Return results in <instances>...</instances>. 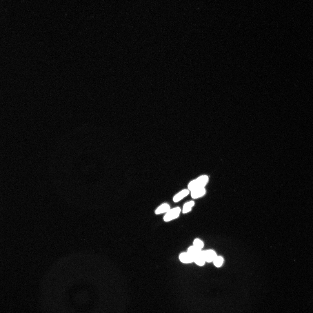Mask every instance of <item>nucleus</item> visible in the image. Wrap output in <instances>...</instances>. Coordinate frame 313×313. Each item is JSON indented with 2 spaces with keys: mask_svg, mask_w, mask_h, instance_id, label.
<instances>
[{
  "mask_svg": "<svg viewBox=\"0 0 313 313\" xmlns=\"http://www.w3.org/2000/svg\"><path fill=\"white\" fill-rule=\"evenodd\" d=\"M194 262L200 266L204 264L206 261L202 253V250L198 254L194 257Z\"/></svg>",
  "mask_w": 313,
  "mask_h": 313,
  "instance_id": "obj_7",
  "label": "nucleus"
},
{
  "mask_svg": "<svg viewBox=\"0 0 313 313\" xmlns=\"http://www.w3.org/2000/svg\"><path fill=\"white\" fill-rule=\"evenodd\" d=\"M194 204V202L193 201H190L185 203L183 206L182 210V213L183 214H186L190 212Z\"/></svg>",
  "mask_w": 313,
  "mask_h": 313,
  "instance_id": "obj_8",
  "label": "nucleus"
},
{
  "mask_svg": "<svg viewBox=\"0 0 313 313\" xmlns=\"http://www.w3.org/2000/svg\"><path fill=\"white\" fill-rule=\"evenodd\" d=\"M181 210V208L178 207L170 209L164 216V221L168 222L177 218L179 216Z\"/></svg>",
  "mask_w": 313,
  "mask_h": 313,
  "instance_id": "obj_2",
  "label": "nucleus"
},
{
  "mask_svg": "<svg viewBox=\"0 0 313 313\" xmlns=\"http://www.w3.org/2000/svg\"><path fill=\"white\" fill-rule=\"evenodd\" d=\"M208 180V177L206 175L200 176L189 183L188 185V190L191 191L195 189L205 188Z\"/></svg>",
  "mask_w": 313,
  "mask_h": 313,
  "instance_id": "obj_1",
  "label": "nucleus"
},
{
  "mask_svg": "<svg viewBox=\"0 0 313 313\" xmlns=\"http://www.w3.org/2000/svg\"><path fill=\"white\" fill-rule=\"evenodd\" d=\"M170 209V205L167 203H163L158 207L155 211L156 214H159L167 212Z\"/></svg>",
  "mask_w": 313,
  "mask_h": 313,
  "instance_id": "obj_9",
  "label": "nucleus"
},
{
  "mask_svg": "<svg viewBox=\"0 0 313 313\" xmlns=\"http://www.w3.org/2000/svg\"><path fill=\"white\" fill-rule=\"evenodd\" d=\"M179 259L182 262L187 263L194 262V257L187 252L181 253Z\"/></svg>",
  "mask_w": 313,
  "mask_h": 313,
  "instance_id": "obj_4",
  "label": "nucleus"
},
{
  "mask_svg": "<svg viewBox=\"0 0 313 313\" xmlns=\"http://www.w3.org/2000/svg\"><path fill=\"white\" fill-rule=\"evenodd\" d=\"M189 193V190L185 189L182 190L174 196L173 199L174 202H177L180 201L187 196Z\"/></svg>",
  "mask_w": 313,
  "mask_h": 313,
  "instance_id": "obj_6",
  "label": "nucleus"
},
{
  "mask_svg": "<svg viewBox=\"0 0 313 313\" xmlns=\"http://www.w3.org/2000/svg\"><path fill=\"white\" fill-rule=\"evenodd\" d=\"M202 253L206 262H208L213 261L217 256L215 252L212 250L202 251Z\"/></svg>",
  "mask_w": 313,
  "mask_h": 313,
  "instance_id": "obj_3",
  "label": "nucleus"
},
{
  "mask_svg": "<svg viewBox=\"0 0 313 313\" xmlns=\"http://www.w3.org/2000/svg\"><path fill=\"white\" fill-rule=\"evenodd\" d=\"M193 245L198 249L201 250L204 246V243L201 240L197 238L193 241Z\"/></svg>",
  "mask_w": 313,
  "mask_h": 313,
  "instance_id": "obj_11",
  "label": "nucleus"
},
{
  "mask_svg": "<svg viewBox=\"0 0 313 313\" xmlns=\"http://www.w3.org/2000/svg\"><path fill=\"white\" fill-rule=\"evenodd\" d=\"M223 262V258L221 256H217L213 261L214 265L217 267L221 266L222 265Z\"/></svg>",
  "mask_w": 313,
  "mask_h": 313,
  "instance_id": "obj_12",
  "label": "nucleus"
},
{
  "mask_svg": "<svg viewBox=\"0 0 313 313\" xmlns=\"http://www.w3.org/2000/svg\"><path fill=\"white\" fill-rule=\"evenodd\" d=\"M191 197L193 199H196L203 196L206 193L205 188H198L191 191Z\"/></svg>",
  "mask_w": 313,
  "mask_h": 313,
  "instance_id": "obj_5",
  "label": "nucleus"
},
{
  "mask_svg": "<svg viewBox=\"0 0 313 313\" xmlns=\"http://www.w3.org/2000/svg\"><path fill=\"white\" fill-rule=\"evenodd\" d=\"M201 251L193 245L190 246L188 249L187 252L194 257L198 254Z\"/></svg>",
  "mask_w": 313,
  "mask_h": 313,
  "instance_id": "obj_10",
  "label": "nucleus"
}]
</instances>
